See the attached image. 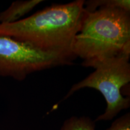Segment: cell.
Masks as SVG:
<instances>
[{"mask_svg":"<svg viewBox=\"0 0 130 130\" xmlns=\"http://www.w3.org/2000/svg\"><path fill=\"white\" fill-rule=\"evenodd\" d=\"M84 4V0H76L54 4L13 23L0 24V35L73 61V43L85 14Z\"/></svg>","mask_w":130,"mask_h":130,"instance_id":"cell-1","label":"cell"},{"mask_svg":"<svg viewBox=\"0 0 130 130\" xmlns=\"http://www.w3.org/2000/svg\"><path fill=\"white\" fill-rule=\"evenodd\" d=\"M72 53L83 60L82 66L90 68L116 57H130V12L110 7L85 11Z\"/></svg>","mask_w":130,"mask_h":130,"instance_id":"cell-2","label":"cell"},{"mask_svg":"<svg viewBox=\"0 0 130 130\" xmlns=\"http://www.w3.org/2000/svg\"><path fill=\"white\" fill-rule=\"evenodd\" d=\"M129 57H116L93 64L92 68L95 71L74 84L63 100L86 87L95 89L104 98L107 107L104 113L97 117L95 122L112 120L130 106L129 97L123 96L121 91L130 81Z\"/></svg>","mask_w":130,"mask_h":130,"instance_id":"cell-3","label":"cell"},{"mask_svg":"<svg viewBox=\"0 0 130 130\" xmlns=\"http://www.w3.org/2000/svg\"><path fill=\"white\" fill-rule=\"evenodd\" d=\"M67 58L39 50L25 42L0 35V76L22 81L28 75L69 65Z\"/></svg>","mask_w":130,"mask_h":130,"instance_id":"cell-4","label":"cell"},{"mask_svg":"<svg viewBox=\"0 0 130 130\" xmlns=\"http://www.w3.org/2000/svg\"><path fill=\"white\" fill-rule=\"evenodd\" d=\"M43 2L41 0L16 1L0 13V24H11L22 19L38 4Z\"/></svg>","mask_w":130,"mask_h":130,"instance_id":"cell-5","label":"cell"},{"mask_svg":"<svg viewBox=\"0 0 130 130\" xmlns=\"http://www.w3.org/2000/svg\"><path fill=\"white\" fill-rule=\"evenodd\" d=\"M84 10L87 12H92L102 7H116L130 12L129 0H90L84 1Z\"/></svg>","mask_w":130,"mask_h":130,"instance_id":"cell-6","label":"cell"},{"mask_svg":"<svg viewBox=\"0 0 130 130\" xmlns=\"http://www.w3.org/2000/svg\"><path fill=\"white\" fill-rule=\"evenodd\" d=\"M60 130H96L95 122L85 116H72L67 119Z\"/></svg>","mask_w":130,"mask_h":130,"instance_id":"cell-7","label":"cell"},{"mask_svg":"<svg viewBox=\"0 0 130 130\" xmlns=\"http://www.w3.org/2000/svg\"><path fill=\"white\" fill-rule=\"evenodd\" d=\"M106 130H130V113H126L116 119Z\"/></svg>","mask_w":130,"mask_h":130,"instance_id":"cell-8","label":"cell"}]
</instances>
